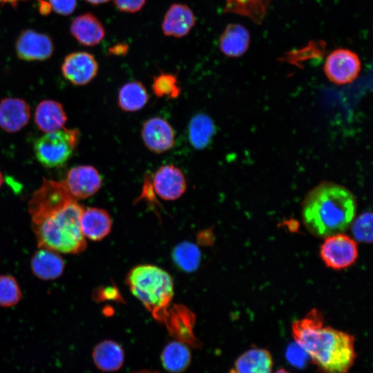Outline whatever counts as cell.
Segmentation results:
<instances>
[{
	"label": "cell",
	"instance_id": "cell-38",
	"mask_svg": "<svg viewBox=\"0 0 373 373\" xmlns=\"http://www.w3.org/2000/svg\"><path fill=\"white\" fill-rule=\"evenodd\" d=\"M135 373H156V372H148V371H142V372H135Z\"/></svg>",
	"mask_w": 373,
	"mask_h": 373
},
{
	"label": "cell",
	"instance_id": "cell-35",
	"mask_svg": "<svg viewBox=\"0 0 373 373\" xmlns=\"http://www.w3.org/2000/svg\"><path fill=\"white\" fill-rule=\"evenodd\" d=\"M274 373H291L284 368H280L276 370Z\"/></svg>",
	"mask_w": 373,
	"mask_h": 373
},
{
	"label": "cell",
	"instance_id": "cell-8",
	"mask_svg": "<svg viewBox=\"0 0 373 373\" xmlns=\"http://www.w3.org/2000/svg\"><path fill=\"white\" fill-rule=\"evenodd\" d=\"M361 63L358 55L347 48L332 51L324 63V73L327 79L338 85L352 82L358 75Z\"/></svg>",
	"mask_w": 373,
	"mask_h": 373
},
{
	"label": "cell",
	"instance_id": "cell-2",
	"mask_svg": "<svg viewBox=\"0 0 373 373\" xmlns=\"http://www.w3.org/2000/svg\"><path fill=\"white\" fill-rule=\"evenodd\" d=\"M356 201L346 187L333 182L324 181L305 195L301 209L306 229L319 238L342 233L356 217Z\"/></svg>",
	"mask_w": 373,
	"mask_h": 373
},
{
	"label": "cell",
	"instance_id": "cell-37",
	"mask_svg": "<svg viewBox=\"0 0 373 373\" xmlns=\"http://www.w3.org/2000/svg\"><path fill=\"white\" fill-rule=\"evenodd\" d=\"M17 0H0V3H4V2H12V3H14Z\"/></svg>",
	"mask_w": 373,
	"mask_h": 373
},
{
	"label": "cell",
	"instance_id": "cell-12",
	"mask_svg": "<svg viewBox=\"0 0 373 373\" xmlns=\"http://www.w3.org/2000/svg\"><path fill=\"white\" fill-rule=\"evenodd\" d=\"M141 135L146 148L155 153L170 150L175 143L173 128L160 117H153L145 121L142 124Z\"/></svg>",
	"mask_w": 373,
	"mask_h": 373
},
{
	"label": "cell",
	"instance_id": "cell-28",
	"mask_svg": "<svg viewBox=\"0 0 373 373\" xmlns=\"http://www.w3.org/2000/svg\"><path fill=\"white\" fill-rule=\"evenodd\" d=\"M22 296L16 278L8 274L0 276V307H10L19 303Z\"/></svg>",
	"mask_w": 373,
	"mask_h": 373
},
{
	"label": "cell",
	"instance_id": "cell-33",
	"mask_svg": "<svg viewBox=\"0 0 373 373\" xmlns=\"http://www.w3.org/2000/svg\"><path fill=\"white\" fill-rule=\"evenodd\" d=\"M115 6L122 12H136L140 10L146 0H113Z\"/></svg>",
	"mask_w": 373,
	"mask_h": 373
},
{
	"label": "cell",
	"instance_id": "cell-4",
	"mask_svg": "<svg viewBox=\"0 0 373 373\" xmlns=\"http://www.w3.org/2000/svg\"><path fill=\"white\" fill-rule=\"evenodd\" d=\"M126 283L152 316L163 323L174 294L171 275L157 266L140 265L129 271Z\"/></svg>",
	"mask_w": 373,
	"mask_h": 373
},
{
	"label": "cell",
	"instance_id": "cell-16",
	"mask_svg": "<svg viewBox=\"0 0 373 373\" xmlns=\"http://www.w3.org/2000/svg\"><path fill=\"white\" fill-rule=\"evenodd\" d=\"M32 274L43 280H55L64 273L65 262L59 253L39 248L30 260Z\"/></svg>",
	"mask_w": 373,
	"mask_h": 373
},
{
	"label": "cell",
	"instance_id": "cell-10",
	"mask_svg": "<svg viewBox=\"0 0 373 373\" xmlns=\"http://www.w3.org/2000/svg\"><path fill=\"white\" fill-rule=\"evenodd\" d=\"M98 64L94 56L87 52H75L67 55L61 65L64 77L76 86L90 82L97 75Z\"/></svg>",
	"mask_w": 373,
	"mask_h": 373
},
{
	"label": "cell",
	"instance_id": "cell-27",
	"mask_svg": "<svg viewBox=\"0 0 373 373\" xmlns=\"http://www.w3.org/2000/svg\"><path fill=\"white\" fill-rule=\"evenodd\" d=\"M175 265L186 272L195 271L201 261V252L196 245L183 242L175 246L172 252Z\"/></svg>",
	"mask_w": 373,
	"mask_h": 373
},
{
	"label": "cell",
	"instance_id": "cell-15",
	"mask_svg": "<svg viewBox=\"0 0 373 373\" xmlns=\"http://www.w3.org/2000/svg\"><path fill=\"white\" fill-rule=\"evenodd\" d=\"M194 321V314L188 308L174 305L170 307L163 323L178 341L195 344L197 339L193 334Z\"/></svg>",
	"mask_w": 373,
	"mask_h": 373
},
{
	"label": "cell",
	"instance_id": "cell-6",
	"mask_svg": "<svg viewBox=\"0 0 373 373\" xmlns=\"http://www.w3.org/2000/svg\"><path fill=\"white\" fill-rule=\"evenodd\" d=\"M74 200L64 181L44 178L41 186L32 193L28 202L32 224L41 221Z\"/></svg>",
	"mask_w": 373,
	"mask_h": 373
},
{
	"label": "cell",
	"instance_id": "cell-32",
	"mask_svg": "<svg viewBox=\"0 0 373 373\" xmlns=\"http://www.w3.org/2000/svg\"><path fill=\"white\" fill-rule=\"evenodd\" d=\"M53 10L61 15H69L75 9L77 0H49Z\"/></svg>",
	"mask_w": 373,
	"mask_h": 373
},
{
	"label": "cell",
	"instance_id": "cell-21",
	"mask_svg": "<svg viewBox=\"0 0 373 373\" xmlns=\"http://www.w3.org/2000/svg\"><path fill=\"white\" fill-rule=\"evenodd\" d=\"M249 44V32L239 23L227 25L219 39L220 51L229 57L242 56L248 50Z\"/></svg>",
	"mask_w": 373,
	"mask_h": 373
},
{
	"label": "cell",
	"instance_id": "cell-18",
	"mask_svg": "<svg viewBox=\"0 0 373 373\" xmlns=\"http://www.w3.org/2000/svg\"><path fill=\"white\" fill-rule=\"evenodd\" d=\"M80 227L85 238L99 241L109 234L112 220L104 209L89 207L83 210L80 218Z\"/></svg>",
	"mask_w": 373,
	"mask_h": 373
},
{
	"label": "cell",
	"instance_id": "cell-1",
	"mask_svg": "<svg viewBox=\"0 0 373 373\" xmlns=\"http://www.w3.org/2000/svg\"><path fill=\"white\" fill-rule=\"evenodd\" d=\"M291 334L320 373L350 372L356 358L354 336L325 325L318 309L294 321Z\"/></svg>",
	"mask_w": 373,
	"mask_h": 373
},
{
	"label": "cell",
	"instance_id": "cell-20",
	"mask_svg": "<svg viewBox=\"0 0 373 373\" xmlns=\"http://www.w3.org/2000/svg\"><path fill=\"white\" fill-rule=\"evenodd\" d=\"M70 32L81 44L93 46L104 37L105 30L100 21L91 13L75 17L70 24Z\"/></svg>",
	"mask_w": 373,
	"mask_h": 373
},
{
	"label": "cell",
	"instance_id": "cell-17",
	"mask_svg": "<svg viewBox=\"0 0 373 373\" xmlns=\"http://www.w3.org/2000/svg\"><path fill=\"white\" fill-rule=\"evenodd\" d=\"M195 21V16L189 6L182 3H174L164 15L162 30L166 36L180 38L190 32Z\"/></svg>",
	"mask_w": 373,
	"mask_h": 373
},
{
	"label": "cell",
	"instance_id": "cell-9",
	"mask_svg": "<svg viewBox=\"0 0 373 373\" xmlns=\"http://www.w3.org/2000/svg\"><path fill=\"white\" fill-rule=\"evenodd\" d=\"M64 182L70 194L77 200L93 195L102 186V178L99 172L90 165H79L71 168Z\"/></svg>",
	"mask_w": 373,
	"mask_h": 373
},
{
	"label": "cell",
	"instance_id": "cell-34",
	"mask_svg": "<svg viewBox=\"0 0 373 373\" xmlns=\"http://www.w3.org/2000/svg\"><path fill=\"white\" fill-rule=\"evenodd\" d=\"M86 1L91 4L98 5V4L106 3L109 1L110 0H86Z\"/></svg>",
	"mask_w": 373,
	"mask_h": 373
},
{
	"label": "cell",
	"instance_id": "cell-31",
	"mask_svg": "<svg viewBox=\"0 0 373 373\" xmlns=\"http://www.w3.org/2000/svg\"><path fill=\"white\" fill-rule=\"evenodd\" d=\"M286 358L292 365L298 367H303L305 365L307 358V354L295 342L289 345L286 351Z\"/></svg>",
	"mask_w": 373,
	"mask_h": 373
},
{
	"label": "cell",
	"instance_id": "cell-5",
	"mask_svg": "<svg viewBox=\"0 0 373 373\" xmlns=\"http://www.w3.org/2000/svg\"><path fill=\"white\" fill-rule=\"evenodd\" d=\"M77 129L59 130L46 133L34 145L37 160L44 166L56 168L64 166L72 156L79 141Z\"/></svg>",
	"mask_w": 373,
	"mask_h": 373
},
{
	"label": "cell",
	"instance_id": "cell-30",
	"mask_svg": "<svg viewBox=\"0 0 373 373\" xmlns=\"http://www.w3.org/2000/svg\"><path fill=\"white\" fill-rule=\"evenodd\" d=\"M372 214L366 211L354 218L351 224L354 238L361 242L371 243L372 241Z\"/></svg>",
	"mask_w": 373,
	"mask_h": 373
},
{
	"label": "cell",
	"instance_id": "cell-26",
	"mask_svg": "<svg viewBox=\"0 0 373 373\" xmlns=\"http://www.w3.org/2000/svg\"><path fill=\"white\" fill-rule=\"evenodd\" d=\"M148 100V93L144 85L138 81L126 83L118 93V106L124 111H137L146 104Z\"/></svg>",
	"mask_w": 373,
	"mask_h": 373
},
{
	"label": "cell",
	"instance_id": "cell-7",
	"mask_svg": "<svg viewBox=\"0 0 373 373\" xmlns=\"http://www.w3.org/2000/svg\"><path fill=\"white\" fill-rule=\"evenodd\" d=\"M319 255L327 267L334 270L344 269L356 261L358 255L357 243L345 233H336L325 238Z\"/></svg>",
	"mask_w": 373,
	"mask_h": 373
},
{
	"label": "cell",
	"instance_id": "cell-3",
	"mask_svg": "<svg viewBox=\"0 0 373 373\" xmlns=\"http://www.w3.org/2000/svg\"><path fill=\"white\" fill-rule=\"evenodd\" d=\"M84 207L74 200L41 221L32 224L39 248L79 254L86 247L80 227Z\"/></svg>",
	"mask_w": 373,
	"mask_h": 373
},
{
	"label": "cell",
	"instance_id": "cell-25",
	"mask_svg": "<svg viewBox=\"0 0 373 373\" xmlns=\"http://www.w3.org/2000/svg\"><path fill=\"white\" fill-rule=\"evenodd\" d=\"M216 131L212 119L204 113H198L190 120L188 135L191 144L196 149H205Z\"/></svg>",
	"mask_w": 373,
	"mask_h": 373
},
{
	"label": "cell",
	"instance_id": "cell-14",
	"mask_svg": "<svg viewBox=\"0 0 373 373\" xmlns=\"http://www.w3.org/2000/svg\"><path fill=\"white\" fill-rule=\"evenodd\" d=\"M30 117L29 105L19 98L8 97L0 102V127L8 133L23 128Z\"/></svg>",
	"mask_w": 373,
	"mask_h": 373
},
{
	"label": "cell",
	"instance_id": "cell-23",
	"mask_svg": "<svg viewBox=\"0 0 373 373\" xmlns=\"http://www.w3.org/2000/svg\"><path fill=\"white\" fill-rule=\"evenodd\" d=\"M92 358L99 370L103 372H115L123 365L124 352L117 342L105 340L95 345L92 352Z\"/></svg>",
	"mask_w": 373,
	"mask_h": 373
},
{
	"label": "cell",
	"instance_id": "cell-19",
	"mask_svg": "<svg viewBox=\"0 0 373 373\" xmlns=\"http://www.w3.org/2000/svg\"><path fill=\"white\" fill-rule=\"evenodd\" d=\"M273 366V358L269 350L252 347L236 358L230 373H271Z\"/></svg>",
	"mask_w": 373,
	"mask_h": 373
},
{
	"label": "cell",
	"instance_id": "cell-36",
	"mask_svg": "<svg viewBox=\"0 0 373 373\" xmlns=\"http://www.w3.org/2000/svg\"><path fill=\"white\" fill-rule=\"evenodd\" d=\"M3 175L0 171V188L3 184Z\"/></svg>",
	"mask_w": 373,
	"mask_h": 373
},
{
	"label": "cell",
	"instance_id": "cell-11",
	"mask_svg": "<svg viewBox=\"0 0 373 373\" xmlns=\"http://www.w3.org/2000/svg\"><path fill=\"white\" fill-rule=\"evenodd\" d=\"M19 58L26 61H42L52 54L54 46L50 37L33 30H24L15 44Z\"/></svg>",
	"mask_w": 373,
	"mask_h": 373
},
{
	"label": "cell",
	"instance_id": "cell-13",
	"mask_svg": "<svg viewBox=\"0 0 373 373\" xmlns=\"http://www.w3.org/2000/svg\"><path fill=\"white\" fill-rule=\"evenodd\" d=\"M153 186L156 194L165 200L180 198L186 189V180L182 171L174 165L160 167L153 176Z\"/></svg>",
	"mask_w": 373,
	"mask_h": 373
},
{
	"label": "cell",
	"instance_id": "cell-22",
	"mask_svg": "<svg viewBox=\"0 0 373 373\" xmlns=\"http://www.w3.org/2000/svg\"><path fill=\"white\" fill-rule=\"evenodd\" d=\"M67 117L64 107L59 102L46 99L41 101L35 112V122L38 128L50 133L64 128Z\"/></svg>",
	"mask_w": 373,
	"mask_h": 373
},
{
	"label": "cell",
	"instance_id": "cell-29",
	"mask_svg": "<svg viewBox=\"0 0 373 373\" xmlns=\"http://www.w3.org/2000/svg\"><path fill=\"white\" fill-rule=\"evenodd\" d=\"M152 90L157 97L171 99L178 97L181 90L176 75L164 73L154 77Z\"/></svg>",
	"mask_w": 373,
	"mask_h": 373
},
{
	"label": "cell",
	"instance_id": "cell-24",
	"mask_svg": "<svg viewBox=\"0 0 373 373\" xmlns=\"http://www.w3.org/2000/svg\"><path fill=\"white\" fill-rule=\"evenodd\" d=\"M191 352L186 344L180 341L168 343L161 354L163 367L171 373H181L189 366Z\"/></svg>",
	"mask_w": 373,
	"mask_h": 373
}]
</instances>
